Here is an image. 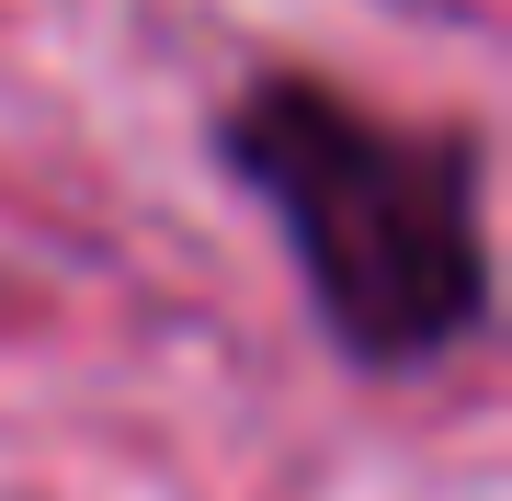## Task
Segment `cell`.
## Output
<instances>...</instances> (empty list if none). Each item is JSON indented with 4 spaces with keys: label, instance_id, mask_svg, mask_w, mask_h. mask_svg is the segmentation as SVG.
Here are the masks:
<instances>
[{
    "label": "cell",
    "instance_id": "obj_1",
    "mask_svg": "<svg viewBox=\"0 0 512 501\" xmlns=\"http://www.w3.org/2000/svg\"><path fill=\"white\" fill-rule=\"evenodd\" d=\"M217 171L274 217L319 331L365 376H421L490 331V171L456 126H399L319 69L217 103Z\"/></svg>",
    "mask_w": 512,
    "mask_h": 501
}]
</instances>
